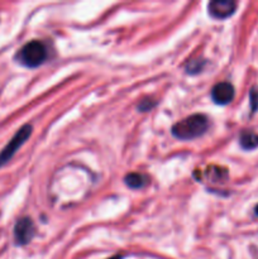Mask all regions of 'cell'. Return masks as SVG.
I'll return each instance as SVG.
<instances>
[{
    "mask_svg": "<svg viewBox=\"0 0 258 259\" xmlns=\"http://www.w3.org/2000/svg\"><path fill=\"white\" fill-rule=\"evenodd\" d=\"M207 129H209L207 116L204 114H194L177 121L172 126L171 132L172 136L180 141H192L205 134Z\"/></svg>",
    "mask_w": 258,
    "mask_h": 259,
    "instance_id": "1",
    "label": "cell"
},
{
    "mask_svg": "<svg viewBox=\"0 0 258 259\" xmlns=\"http://www.w3.org/2000/svg\"><path fill=\"white\" fill-rule=\"evenodd\" d=\"M47 47L40 40H30L23 46L17 55L18 62L29 68L38 67L47 60Z\"/></svg>",
    "mask_w": 258,
    "mask_h": 259,
    "instance_id": "2",
    "label": "cell"
},
{
    "mask_svg": "<svg viewBox=\"0 0 258 259\" xmlns=\"http://www.w3.org/2000/svg\"><path fill=\"white\" fill-rule=\"evenodd\" d=\"M32 131V125H30V124H25V125H23L22 128L15 133V136L13 137V138L10 139L9 143L7 144V147L0 152V167L5 166V164L13 158V156L17 153L18 149L29 139Z\"/></svg>",
    "mask_w": 258,
    "mask_h": 259,
    "instance_id": "3",
    "label": "cell"
},
{
    "mask_svg": "<svg viewBox=\"0 0 258 259\" xmlns=\"http://www.w3.org/2000/svg\"><path fill=\"white\" fill-rule=\"evenodd\" d=\"M35 234V228L30 218L24 217L17 222L14 227V239L18 245H25L33 239Z\"/></svg>",
    "mask_w": 258,
    "mask_h": 259,
    "instance_id": "4",
    "label": "cell"
},
{
    "mask_svg": "<svg viewBox=\"0 0 258 259\" xmlns=\"http://www.w3.org/2000/svg\"><path fill=\"white\" fill-rule=\"evenodd\" d=\"M237 9V3L233 0H212L207 5L210 17L214 19H225L234 14Z\"/></svg>",
    "mask_w": 258,
    "mask_h": 259,
    "instance_id": "5",
    "label": "cell"
},
{
    "mask_svg": "<svg viewBox=\"0 0 258 259\" xmlns=\"http://www.w3.org/2000/svg\"><path fill=\"white\" fill-rule=\"evenodd\" d=\"M234 88L230 82H219L212 88L211 99L218 105H227L234 99Z\"/></svg>",
    "mask_w": 258,
    "mask_h": 259,
    "instance_id": "6",
    "label": "cell"
},
{
    "mask_svg": "<svg viewBox=\"0 0 258 259\" xmlns=\"http://www.w3.org/2000/svg\"><path fill=\"white\" fill-rule=\"evenodd\" d=\"M124 182L128 187L133 190H139L143 189L144 186H147L149 182V179L147 175L139 174V172H132V174H128L125 177H124Z\"/></svg>",
    "mask_w": 258,
    "mask_h": 259,
    "instance_id": "7",
    "label": "cell"
},
{
    "mask_svg": "<svg viewBox=\"0 0 258 259\" xmlns=\"http://www.w3.org/2000/svg\"><path fill=\"white\" fill-rule=\"evenodd\" d=\"M240 146L245 151H252V149L257 148L258 147V134L254 132L245 131L240 134Z\"/></svg>",
    "mask_w": 258,
    "mask_h": 259,
    "instance_id": "8",
    "label": "cell"
},
{
    "mask_svg": "<svg viewBox=\"0 0 258 259\" xmlns=\"http://www.w3.org/2000/svg\"><path fill=\"white\" fill-rule=\"evenodd\" d=\"M204 65H205L204 61H200V60L190 61V62L186 65L187 73H191V75H194V73L201 72V70H202V67H204Z\"/></svg>",
    "mask_w": 258,
    "mask_h": 259,
    "instance_id": "9",
    "label": "cell"
},
{
    "mask_svg": "<svg viewBox=\"0 0 258 259\" xmlns=\"http://www.w3.org/2000/svg\"><path fill=\"white\" fill-rule=\"evenodd\" d=\"M156 105H157L156 100H152V99H143L142 101H139L137 109H138L139 111H143L144 113V111L152 110V109H153Z\"/></svg>",
    "mask_w": 258,
    "mask_h": 259,
    "instance_id": "10",
    "label": "cell"
},
{
    "mask_svg": "<svg viewBox=\"0 0 258 259\" xmlns=\"http://www.w3.org/2000/svg\"><path fill=\"white\" fill-rule=\"evenodd\" d=\"M250 104H252V111L254 113L258 109V91L257 89L250 90Z\"/></svg>",
    "mask_w": 258,
    "mask_h": 259,
    "instance_id": "11",
    "label": "cell"
},
{
    "mask_svg": "<svg viewBox=\"0 0 258 259\" xmlns=\"http://www.w3.org/2000/svg\"><path fill=\"white\" fill-rule=\"evenodd\" d=\"M124 257L123 255H114V257H111V258H109V259H123Z\"/></svg>",
    "mask_w": 258,
    "mask_h": 259,
    "instance_id": "12",
    "label": "cell"
},
{
    "mask_svg": "<svg viewBox=\"0 0 258 259\" xmlns=\"http://www.w3.org/2000/svg\"><path fill=\"white\" fill-rule=\"evenodd\" d=\"M255 214L258 215V205H257V206H255Z\"/></svg>",
    "mask_w": 258,
    "mask_h": 259,
    "instance_id": "13",
    "label": "cell"
}]
</instances>
